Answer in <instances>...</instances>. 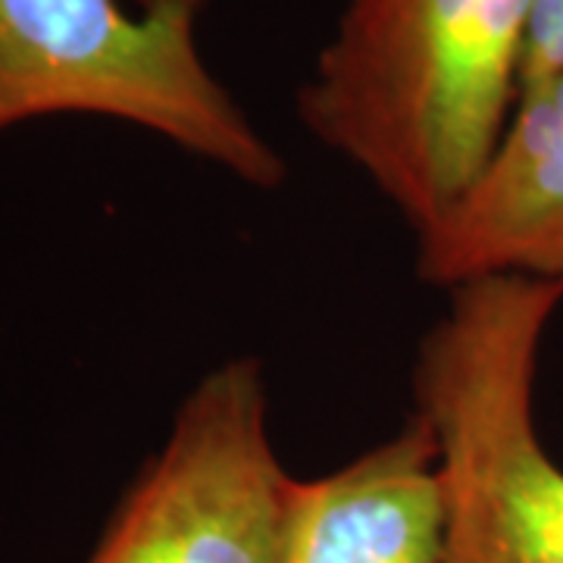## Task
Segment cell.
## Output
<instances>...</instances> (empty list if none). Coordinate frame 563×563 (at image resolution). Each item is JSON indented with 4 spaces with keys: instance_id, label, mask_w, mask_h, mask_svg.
<instances>
[{
    "instance_id": "cell-4",
    "label": "cell",
    "mask_w": 563,
    "mask_h": 563,
    "mask_svg": "<svg viewBox=\"0 0 563 563\" xmlns=\"http://www.w3.org/2000/svg\"><path fill=\"white\" fill-rule=\"evenodd\" d=\"M291 483L261 363H222L181 401L85 563H279Z\"/></svg>"
},
{
    "instance_id": "cell-5",
    "label": "cell",
    "mask_w": 563,
    "mask_h": 563,
    "mask_svg": "<svg viewBox=\"0 0 563 563\" xmlns=\"http://www.w3.org/2000/svg\"><path fill=\"white\" fill-rule=\"evenodd\" d=\"M417 247L429 285L563 282V73L520 91L495 154Z\"/></svg>"
},
{
    "instance_id": "cell-1",
    "label": "cell",
    "mask_w": 563,
    "mask_h": 563,
    "mask_svg": "<svg viewBox=\"0 0 563 563\" xmlns=\"http://www.w3.org/2000/svg\"><path fill=\"white\" fill-rule=\"evenodd\" d=\"M526 35L529 0H344L298 117L422 235L495 154Z\"/></svg>"
},
{
    "instance_id": "cell-3",
    "label": "cell",
    "mask_w": 563,
    "mask_h": 563,
    "mask_svg": "<svg viewBox=\"0 0 563 563\" xmlns=\"http://www.w3.org/2000/svg\"><path fill=\"white\" fill-rule=\"evenodd\" d=\"M207 0H0V135L85 113L129 122L254 188L282 154L207 66Z\"/></svg>"
},
{
    "instance_id": "cell-2",
    "label": "cell",
    "mask_w": 563,
    "mask_h": 563,
    "mask_svg": "<svg viewBox=\"0 0 563 563\" xmlns=\"http://www.w3.org/2000/svg\"><path fill=\"white\" fill-rule=\"evenodd\" d=\"M563 282L451 288L420 344L413 395L439 444L444 563H563V466L536 426V373Z\"/></svg>"
},
{
    "instance_id": "cell-6",
    "label": "cell",
    "mask_w": 563,
    "mask_h": 563,
    "mask_svg": "<svg viewBox=\"0 0 563 563\" xmlns=\"http://www.w3.org/2000/svg\"><path fill=\"white\" fill-rule=\"evenodd\" d=\"M279 563H444L439 444L420 413L339 470L291 483Z\"/></svg>"
},
{
    "instance_id": "cell-7",
    "label": "cell",
    "mask_w": 563,
    "mask_h": 563,
    "mask_svg": "<svg viewBox=\"0 0 563 563\" xmlns=\"http://www.w3.org/2000/svg\"><path fill=\"white\" fill-rule=\"evenodd\" d=\"M558 73H563V0H529L523 88Z\"/></svg>"
}]
</instances>
